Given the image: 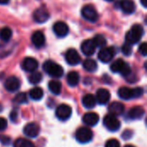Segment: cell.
I'll use <instances>...</instances> for the list:
<instances>
[{"label":"cell","instance_id":"1","mask_svg":"<svg viewBox=\"0 0 147 147\" xmlns=\"http://www.w3.org/2000/svg\"><path fill=\"white\" fill-rule=\"evenodd\" d=\"M144 33V28L140 24H134L131 28V29L126 34L125 38L127 43L129 45H134L138 43L141 40Z\"/></svg>","mask_w":147,"mask_h":147},{"label":"cell","instance_id":"2","mask_svg":"<svg viewBox=\"0 0 147 147\" xmlns=\"http://www.w3.org/2000/svg\"><path fill=\"white\" fill-rule=\"evenodd\" d=\"M110 70L115 73H121L126 78L130 77V75L132 74V70L130 65L121 59L114 61L110 65Z\"/></svg>","mask_w":147,"mask_h":147},{"label":"cell","instance_id":"3","mask_svg":"<svg viewBox=\"0 0 147 147\" xmlns=\"http://www.w3.org/2000/svg\"><path fill=\"white\" fill-rule=\"evenodd\" d=\"M42 67H43L44 71L53 78H59L64 75V70H63L62 66L56 64L53 60H47L43 64Z\"/></svg>","mask_w":147,"mask_h":147},{"label":"cell","instance_id":"4","mask_svg":"<svg viewBox=\"0 0 147 147\" xmlns=\"http://www.w3.org/2000/svg\"><path fill=\"white\" fill-rule=\"evenodd\" d=\"M93 139V133L89 127H80L76 132V140L81 144H86Z\"/></svg>","mask_w":147,"mask_h":147},{"label":"cell","instance_id":"5","mask_svg":"<svg viewBox=\"0 0 147 147\" xmlns=\"http://www.w3.org/2000/svg\"><path fill=\"white\" fill-rule=\"evenodd\" d=\"M116 53V51L115 47H102L98 53V59L101 62L107 64L109 63L115 57Z\"/></svg>","mask_w":147,"mask_h":147},{"label":"cell","instance_id":"6","mask_svg":"<svg viewBox=\"0 0 147 147\" xmlns=\"http://www.w3.org/2000/svg\"><path fill=\"white\" fill-rule=\"evenodd\" d=\"M81 13L83 17L90 22H96L98 19V13L96 9H95L94 6L90 4H87L84 6L81 10Z\"/></svg>","mask_w":147,"mask_h":147},{"label":"cell","instance_id":"7","mask_svg":"<svg viewBox=\"0 0 147 147\" xmlns=\"http://www.w3.org/2000/svg\"><path fill=\"white\" fill-rule=\"evenodd\" d=\"M103 125L108 130L111 132H116L121 127V121L116 118V116L108 115L103 119Z\"/></svg>","mask_w":147,"mask_h":147},{"label":"cell","instance_id":"8","mask_svg":"<svg viewBox=\"0 0 147 147\" xmlns=\"http://www.w3.org/2000/svg\"><path fill=\"white\" fill-rule=\"evenodd\" d=\"M71 108L67 104H61L56 109V117L62 121H67L71 116Z\"/></svg>","mask_w":147,"mask_h":147},{"label":"cell","instance_id":"9","mask_svg":"<svg viewBox=\"0 0 147 147\" xmlns=\"http://www.w3.org/2000/svg\"><path fill=\"white\" fill-rule=\"evenodd\" d=\"M33 17L36 22L44 23L49 19L50 14H49V11L47 10V9L46 7H40L34 10V12L33 14Z\"/></svg>","mask_w":147,"mask_h":147},{"label":"cell","instance_id":"10","mask_svg":"<svg viewBox=\"0 0 147 147\" xmlns=\"http://www.w3.org/2000/svg\"><path fill=\"white\" fill-rule=\"evenodd\" d=\"M65 60L66 62L70 65H77L81 62V57L78 54V51L76 49L71 48L68 49L65 53Z\"/></svg>","mask_w":147,"mask_h":147},{"label":"cell","instance_id":"11","mask_svg":"<svg viewBox=\"0 0 147 147\" xmlns=\"http://www.w3.org/2000/svg\"><path fill=\"white\" fill-rule=\"evenodd\" d=\"M20 87H21V82L15 76H11L8 78L4 82V88L9 92H16L20 89Z\"/></svg>","mask_w":147,"mask_h":147},{"label":"cell","instance_id":"12","mask_svg":"<svg viewBox=\"0 0 147 147\" xmlns=\"http://www.w3.org/2000/svg\"><path fill=\"white\" fill-rule=\"evenodd\" d=\"M38 61L32 57H27L25 58L22 62V67L25 71L28 72H33L35 71L38 68Z\"/></svg>","mask_w":147,"mask_h":147},{"label":"cell","instance_id":"13","mask_svg":"<svg viewBox=\"0 0 147 147\" xmlns=\"http://www.w3.org/2000/svg\"><path fill=\"white\" fill-rule=\"evenodd\" d=\"M53 32L54 34L60 38H63L65 36H66L69 33V27L68 25L64 22H57L54 25H53Z\"/></svg>","mask_w":147,"mask_h":147},{"label":"cell","instance_id":"14","mask_svg":"<svg viewBox=\"0 0 147 147\" xmlns=\"http://www.w3.org/2000/svg\"><path fill=\"white\" fill-rule=\"evenodd\" d=\"M118 96L122 100H130L133 98H137V93L135 88L130 89L127 87H121L118 90Z\"/></svg>","mask_w":147,"mask_h":147},{"label":"cell","instance_id":"15","mask_svg":"<svg viewBox=\"0 0 147 147\" xmlns=\"http://www.w3.org/2000/svg\"><path fill=\"white\" fill-rule=\"evenodd\" d=\"M23 133L27 137L29 138H35L40 134V127L36 123L31 122L27 124L23 128Z\"/></svg>","mask_w":147,"mask_h":147},{"label":"cell","instance_id":"16","mask_svg":"<svg viewBox=\"0 0 147 147\" xmlns=\"http://www.w3.org/2000/svg\"><path fill=\"white\" fill-rule=\"evenodd\" d=\"M96 45L93 40H86L81 45V51L86 56H91L95 53L96 51Z\"/></svg>","mask_w":147,"mask_h":147},{"label":"cell","instance_id":"17","mask_svg":"<svg viewBox=\"0 0 147 147\" xmlns=\"http://www.w3.org/2000/svg\"><path fill=\"white\" fill-rule=\"evenodd\" d=\"M95 97H96V102H98L101 105H105L110 100V93L106 89H99L96 91V96Z\"/></svg>","mask_w":147,"mask_h":147},{"label":"cell","instance_id":"18","mask_svg":"<svg viewBox=\"0 0 147 147\" xmlns=\"http://www.w3.org/2000/svg\"><path fill=\"white\" fill-rule=\"evenodd\" d=\"M125 111V106L121 102H114L109 106V115H112L114 116H120Z\"/></svg>","mask_w":147,"mask_h":147},{"label":"cell","instance_id":"19","mask_svg":"<svg viewBox=\"0 0 147 147\" xmlns=\"http://www.w3.org/2000/svg\"><path fill=\"white\" fill-rule=\"evenodd\" d=\"M145 115V109L140 106H136L132 108L127 113V119L135 121L140 120Z\"/></svg>","mask_w":147,"mask_h":147},{"label":"cell","instance_id":"20","mask_svg":"<svg viewBox=\"0 0 147 147\" xmlns=\"http://www.w3.org/2000/svg\"><path fill=\"white\" fill-rule=\"evenodd\" d=\"M119 7L123 13L130 15L135 11V3L132 0H121L119 2Z\"/></svg>","mask_w":147,"mask_h":147},{"label":"cell","instance_id":"21","mask_svg":"<svg viewBox=\"0 0 147 147\" xmlns=\"http://www.w3.org/2000/svg\"><path fill=\"white\" fill-rule=\"evenodd\" d=\"M31 40L33 45L37 47V48H40L42 47L45 43H46V38L44 34L41 31H35L31 37Z\"/></svg>","mask_w":147,"mask_h":147},{"label":"cell","instance_id":"22","mask_svg":"<svg viewBox=\"0 0 147 147\" xmlns=\"http://www.w3.org/2000/svg\"><path fill=\"white\" fill-rule=\"evenodd\" d=\"M83 121L88 127H94L99 121V115L96 113H86L83 116Z\"/></svg>","mask_w":147,"mask_h":147},{"label":"cell","instance_id":"23","mask_svg":"<svg viewBox=\"0 0 147 147\" xmlns=\"http://www.w3.org/2000/svg\"><path fill=\"white\" fill-rule=\"evenodd\" d=\"M82 103L84 105V108L90 109H94L96 105V97L91 95V94H87L85 95L83 99H82Z\"/></svg>","mask_w":147,"mask_h":147},{"label":"cell","instance_id":"24","mask_svg":"<svg viewBox=\"0 0 147 147\" xmlns=\"http://www.w3.org/2000/svg\"><path fill=\"white\" fill-rule=\"evenodd\" d=\"M49 90L54 95H59L62 90V84L58 80H52L48 83Z\"/></svg>","mask_w":147,"mask_h":147},{"label":"cell","instance_id":"25","mask_svg":"<svg viewBox=\"0 0 147 147\" xmlns=\"http://www.w3.org/2000/svg\"><path fill=\"white\" fill-rule=\"evenodd\" d=\"M66 80H67V84L71 86V87H75L79 83V75L78 72L76 71H70L67 74L66 77Z\"/></svg>","mask_w":147,"mask_h":147},{"label":"cell","instance_id":"26","mask_svg":"<svg viewBox=\"0 0 147 147\" xmlns=\"http://www.w3.org/2000/svg\"><path fill=\"white\" fill-rule=\"evenodd\" d=\"M84 68L89 72H95L97 70V63L91 59H87L83 62Z\"/></svg>","mask_w":147,"mask_h":147},{"label":"cell","instance_id":"27","mask_svg":"<svg viewBox=\"0 0 147 147\" xmlns=\"http://www.w3.org/2000/svg\"><path fill=\"white\" fill-rule=\"evenodd\" d=\"M44 92L41 88L34 87L29 91V97L34 101H40L43 97Z\"/></svg>","mask_w":147,"mask_h":147},{"label":"cell","instance_id":"28","mask_svg":"<svg viewBox=\"0 0 147 147\" xmlns=\"http://www.w3.org/2000/svg\"><path fill=\"white\" fill-rule=\"evenodd\" d=\"M11 37H12V30L9 28L5 27L0 30V40H1L7 42L11 39Z\"/></svg>","mask_w":147,"mask_h":147},{"label":"cell","instance_id":"29","mask_svg":"<svg viewBox=\"0 0 147 147\" xmlns=\"http://www.w3.org/2000/svg\"><path fill=\"white\" fill-rule=\"evenodd\" d=\"M92 40L96 47L102 48V47H105V46L107 45V40L102 34H97Z\"/></svg>","mask_w":147,"mask_h":147},{"label":"cell","instance_id":"30","mask_svg":"<svg viewBox=\"0 0 147 147\" xmlns=\"http://www.w3.org/2000/svg\"><path fill=\"white\" fill-rule=\"evenodd\" d=\"M41 80H42V74L39 71H33L28 78V81L32 84H38L39 83L41 82Z\"/></svg>","mask_w":147,"mask_h":147},{"label":"cell","instance_id":"31","mask_svg":"<svg viewBox=\"0 0 147 147\" xmlns=\"http://www.w3.org/2000/svg\"><path fill=\"white\" fill-rule=\"evenodd\" d=\"M14 147H35V146L26 139H18L15 141Z\"/></svg>","mask_w":147,"mask_h":147},{"label":"cell","instance_id":"32","mask_svg":"<svg viewBox=\"0 0 147 147\" xmlns=\"http://www.w3.org/2000/svg\"><path fill=\"white\" fill-rule=\"evenodd\" d=\"M13 102L15 103H17V104H24V103H27L28 102V96H27L26 93H23V92L18 93L14 97Z\"/></svg>","mask_w":147,"mask_h":147},{"label":"cell","instance_id":"33","mask_svg":"<svg viewBox=\"0 0 147 147\" xmlns=\"http://www.w3.org/2000/svg\"><path fill=\"white\" fill-rule=\"evenodd\" d=\"M121 52H122V53H123L124 55H126V56H130V55L132 54V53H133V49H132L131 45H129V44H127V43L124 44V45L122 46V47H121Z\"/></svg>","mask_w":147,"mask_h":147},{"label":"cell","instance_id":"34","mask_svg":"<svg viewBox=\"0 0 147 147\" xmlns=\"http://www.w3.org/2000/svg\"><path fill=\"white\" fill-rule=\"evenodd\" d=\"M105 147H121V144H120V142L117 140L112 139V140H109L106 143Z\"/></svg>","mask_w":147,"mask_h":147},{"label":"cell","instance_id":"35","mask_svg":"<svg viewBox=\"0 0 147 147\" xmlns=\"http://www.w3.org/2000/svg\"><path fill=\"white\" fill-rule=\"evenodd\" d=\"M139 51L140 53L143 55V56H146L147 55V44L146 42H143L140 44V47H139Z\"/></svg>","mask_w":147,"mask_h":147},{"label":"cell","instance_id":"36","mask_svg":"<svg viewBox=\"0 0 147 147\" xmlns=\"http://www.w3.org/2000/svg\"><path fill=\"white\" fill-rule=\"evenodd\" d=\"M0 142L4 146H8L10 143V138L6 135L2 134V135H0Z\"/></svg>","mask_w":147,"mask_h":147},{"label":"cell","instance_id":"37","mask_svg":"<svg viewBox=\"0 0 147 147\" xmlns=\"http://www.w3.org/2000/svg\"><path fill=\"white\" fill-rule=\"evenodd\" d=\"M7 126H8V122H7V121H6L4 118L0 117V131H3V130H5V129H6V127H7Z\"/></svg>","mask_w":147,"mask_h":147},{"label":"cell","instance_id":"38","mask_svg":"<svg viewBox=\"0 0 147 147\" xmlns=\"http://www.w3.org/2000/svg\"><path fill=\"white\" fill-rule=\"evenodd\" d=\"M132 136H133V132L131 130H126L122 134V138L124 140H129L132 138Z\"/></svg>","mask_w":147,"mask_h":147},{"label":"cell","instance_id":"39","mask_svg":"<svg viewBox=\"0 0 147 147\" xmlns=\"http://www.w3.org/2000/svg\"><path fill=\"white\" fill-rule=\"evenodd\" d=\"M10 119L12 121H16V120L17 119V112L16 110H13L10 114Z\"/></svg>","mask_w":147,"mask_h":147},{"label":"cell","instance_id":"40","mask_svg":"<svg viewBox=\"0 0 147 147\" xmlns=\"http://www.w3.org/2000/svg\"><path fill=\"white\" fill-rule=\"evenodd\" d=\"M140 3L144 8H147V0H140Z\"/></svg>","mask_w":147,"mask_h":147},{"label":"cell","instance_id":"41","mask_svg":"<svg viewBox=\"0 0 147 147\" xmlns=\"http://www.w3.org/2000/svg\"><path fill=\"white\" fill-rule=\"evenodd\" d=\"M9 2V0H0V4H6Z\"/></svg>","mask_w":147,"mask_h":147},{"label":"cell","instance_id":"42","mask_svg":"<svg viewBox=\"0 0 147 147\" xmlns=\"http://www.w3.org/2000/svg\"><path fill=\"white\" fill-rule=\"evenodd\" d=\"M125 147H135V146H132V145H127Z\"/></svg>","mask_w":147,"mask_h":147},{"label":"cell","instance_id":"43","mask_svg":"<svg viewBox=\"0 0 147 147\" xmlns=\"http://www.w3.org/2000/svg\"><path fill=\"white\" fill-rule=\"evenodd\" d=\"M2 110H3V106H2V105L0 104V112H1Z\"/></svg>","mask_w":147,"mask_h":147},{"label":"cell","instance_id":"44","mask_svg":"<svg viewBox=\"0 0 147 147\" xmlns=\"http://www.w3.org/2000/svg\"><path fill=\"white\" fill-rule=\"evenodd\" d=\"M106 1H108V2H112V1H114V0H106Z\"/></svg>","mask_w":147,"mask_h":147}]
</instances>
